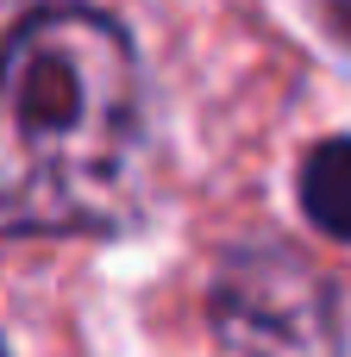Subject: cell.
Here are the masks:
<instances>
[{"label":"cell","mask_w":351,"mask_h":357,"mask_svg":"<svg viewBox=\"0 0 351 357\" xmlns=\"http://www.w3.org/2000/svg\"><path fill=\"white\" fill-rule=\"evenodd\" d=\"M144 88L126 31L44 6L0 44V232H82L126 207Z\"/></svg>","instance_id":"cell-1"},{"label":"cell","mask_w":351,"mask_h":357,"mask_svg":"<svg viewBox=\"0 0 351 357\" xmlns=\"http://www.w3.org/2000/svg\"><path fill=\"white\" fill-rule=\"evenodd\" d=\"M0 357H6V351H0Z\"/></svg>","instance_id":"cell-4"},{"label":"cell","mask_w":351,"mask_h":357,"mask_svg":"<svg viewBox=\"0 0 351 357\" xmlns=\"http://www.w3.org/2000/svg\"><path fill=\"white\" fill-rule=\"evenodd\" d=\"M214 333L226 357H339L333 289L283 245L239 251L220 270Z\"/></svg>","instance_id":"cell-2"},{"label":"cell","mask_w":351,"mask_h":357,"mask_svg":"<svg viewBox=\"0 0 351 357\" xmlns=\"http://www.w3.org/2000/svg\"><path fill=\"white\" fill-rule=\"evenodd\" d=\"M301 207L327 238L351 245V138H327L301 163Z\"/></svg>","instance_id":"cell-3"}]
</instances>
